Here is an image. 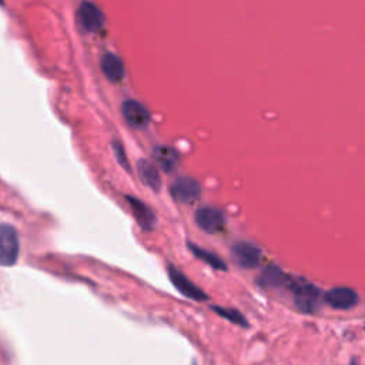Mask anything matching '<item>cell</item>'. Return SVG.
<instances>
[{
	"mask_svg": "<svg viewBox=\"0 0 365 365\" xmlns=\"http://www.w3.org/2000/svg\"><path fill=\"white\" fill-rule=\"evenodd\" d=\"M295 305L300 311L305 314H314L320 307V290L311 284L310 281H305L303 278L293 280L290 283Z\"/></svg>",
	"mask_w": 365,
	"mask_h": 365,
	"instance_id": "6da1fadb",
	"label": "cell"
},
{
	"mask_svg": "<svg viewBox=\"0 0 365 365\" xmlns=\"http://www.w3.org/2000/svg\"><path fill=\"white\" fill-rule=\"evenodd\" d=\"M19 236L9 224H0V267H12L19 258Z\"/></svg>",
	"mask_w": 365,
	"mask_h": 365,
	"instance_id": "7a4b0ae2",
	"label": "cell"
},
{
	"mask_svg": "<svg viewBox=\"0 0 365 365\" xmlns=\"http://www.w3.org/2000/svg\"><path fill=\"white\" fill-rule=\"evenodd\" d=\"M170 195L182 205H192L202 196L200 182L192 177H178L170 186Z\"/></svg>",
	"mask_w": 365,
	"mask_h": 365,
	"instance_id": "3957f363",
	"label": "cell"
},
{
	"mask_svg": "<svg viewBox=\"0 0 365 365\" xmlns=\"http://www.w3.org/2000/svg\"><path fill=\"white\" fill-rule=\"evenodd\" d=\"M167 274H168V278L173 283V285L182 295H186L187 298H192L195 301H207L209 300L207 294L202 288H199L196 284H193L185 274L178 271L174 266H171V264L167 266Z\"/></svg>",
	"mask_w": 365,
	"mask_h": 365,
	"instance_id": "277c9868",
	"label": "cell"
},
{
	"mask_svg": "<svg viewBox=\"0 0 365 365\" xmlns=\"http://www.w3.org/2000/svg\"><path fill=\"white\" fill-rule=\"evenodd\" d=\"M233 261L246 270L256 268L261 261V250L249 241H237L231 249Z\"/></svg>",
	"mask_w": 365,
	"mask_h": 365,
	"instance_id": "5b68a950",
	"label": "cell"
},
{
	"mask_svg": "<svg viewBox=\"0 0 365 365\" xmlns=\"http://www.w3.org/2000/svg\"><path fill=\"white\" fill-rule=\"evenodd\" d=\"M196 223L203 231L209 234H217L224 229L226 217L222 210L212 206H206L197 210Z\"/></svg>",
	"mask_w": 365,
	"mask_h": 365,
	"instance_id": "8992f818",
	"label": "cell"
},
{
	"mask_svg": "<svg viewBox=\"0 0 365 365\" xmlns=\"http://www.w3.org/2000/svg\"><path fill=\"white\" fill-rule=\"evenodd\" d=\"M325 301L335 310H349L358 304V294L349 287H335L327 291Z\"/></svg>",
	"mask_w": 365,
	"mask_h": 365,
	"instance_id": "52a82bcc",
	"label": "cell"
},
{
	"mask_svg": "<svg viewBox=\"0 0 365 365\" xmlns=\"http://www.w3.org/2000/svg\"><path fill=\"white\" fill-rule=\"evenodd\" d=\"M121 110H123L124 120L134 129H144L150 121L148 111L138 102H134V100L124 102Z\"/></svg>",
	"mask_w": 365,
	"mask_h": 365,
	"instance_id": "ba28073f",
	"label": "cell"
},
{
	"mask_svg": "<svg viewBox=\"0 0 365 365\" xmlns=\"http://www.w3.org/2000/svg\"><path fill=\"white\" fill-rule=\"evenodd\" d=\"M77 19L79 23L89 32H97L103 26V15L94 5L89 2L82 4L77 12Z\"/></svg>",
	"mask_w": 365,
	"mask_h": 365,
	"instance_id": "9c48e42d",
	"label": "cell"
},
{
	"mask_svg": "<svg viewBox=\"0 0 365 365\" xmlns=\"http://www.w3.org/2000/svg\"><path fill=\"white\" fill-rule=\"evenodd\" d=\"M126 199H127V202H129V205L133 210V214H134L137 223L140 224V227L144 229V230H151L156 224V216L153 214L150 207L147 205H144L141 200L134 199L131 196H127Z\"/></svg>",
	"mask_w": 365,
	"mask_h": 365,
	"instance_id": "30bf717a",
	"label": "cell"
},
{
	"mask_svg": "<svg viewBox=\"0 0 365 365\" xmlns=\"http://www.w3.org/2000/svg\"><path fill=\"white\" fill-rule=\"evenodd\" d=\"M153 157L157 161V164L165 171V173H171L178 167L180 163V157L178 153L167 146H158L154 148L153 151Z\"/></svg>",
	"mask_w": 365,
	"mask_h": 365,
	"instance_id": "8fae6325",
	"label": "cell"
},
{
	"mask_svg": "<svg viewBox=\"0 0 365 365\" xmlns=\"http://www.w3.org/2000/svg\"><path fill=\"white\" fill-rule=\"evenodd\" d=\"M137 170L140 174L141 181L147 187H150L153 192H158L161 187V180L158 175V171L156 168V165H153L150 161L147 160H140L137 164Z\"/></svg>",
	"mask_w": 365,
	"mask_h": 365,
	"instance_id": "7c38bea8",
	"label": "cell"
},
{
	"mask_svg": "<svg viewBox=\"0 0 365 365\" xmlns=\"http://www.w3.org/2000/svg\"><path fill=\"white\" fill-rule=\"evenodd\" d=\"M100 65H102L103 73H104L111 82H119V80L123 79V76H124V67H123L121 60H120L117 56H114V55H111V53H107V55H104V56L102 58Z\"/></svg>",
	"mask_w": 365,
	"mask_h": 365,
	"instance_id": "4fadbf2b",
	"label": "cell"
},
{
	"mask_svg": "<svg viewBox=\"0 0 365 365\" xmlns=\"http://www.w3.org/2000/svg\"><path fill=\"white\" fill-rule=\"evenodd\" d=\"M258 284L264 288H278L281 285L290 284L287 276L278 267H268L258 278Z\"/></svg>",
	"mask_w": 365,
	"mask_h": 365,
	"instance_id": "5bb4252c",
	"label": "cell"
},
{
	"mask_svg": "<svg viewBox=\"0 0 365 365\" xmlns=\"http://www.w3.org/2000/svg\"><path fill=\"white\" fill-rule=\"evenodd\" d=\"M189 249L195 254V257L205 261L206 264H209L214 270H219V271H226L227 270L226 263L219 256H216V254H213V253H210V251H207V250H205V249H202V247H199L193 243H189Z\"/></svg>",
	"mask_w": 365,
	"mask_h": 365,
	"instance_id": "9a60e30c",
	"label": "cell"
},
{
	"mask_svg": "<svg viewBox=\"0 0 365 365\" xmlns=\"http://www.w3.org/2000/svg\"><path fill=\"white\" fill-rule=\"evenodd\" d=\"M213 311H216L220 317L237 324V325H241V327H247L249 322L239 312V311H234V310H229V308H223V307H213Z\"/></svg>",
	"mask_w": 365,
	"mask_h": 365,
	"instance_id": "2e32d148",
	"label": "cell"
},
{
	"mask_svg": "<svg viewBox=\"0 0 365 365\" xmlns=\"http://www.w3.org/2000/svg\"><path fill=\"white\" fill-rule=\"evenodd\" d=\"M113 150H114V154H116L119 163L121 164V167L126 168L127 171H130L131 168H130V164H129V160H127V156H126V151H124L123 146L119 141H116V143H113Z\"/></svg>",
	"mask_w": 365,
	"mask_h": 365,
	"instance_id": "e0dca14e",
	"label": "cell"
},
{
	"mask_svg": "<svg viewBox=\"0 0 365 365\" xmlns=\"http://www.w3.org/2000/svg\"><path fill=\"white\" fill-rule=\"evenodd\" d=\"M4 4V0H0V5H2Z\"/></svg>",
	"mask_w": 365,
	"mask_h": 365,
	"instance_id": "ac0fdd59",
	"label": "cell"
}]
</instances>
